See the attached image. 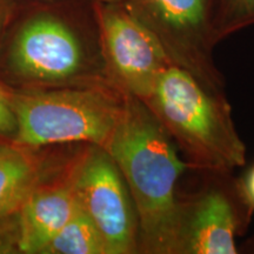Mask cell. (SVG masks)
<instances>
[{
  "label": "cell",
  "mask_w": 254,
  "mask_h": 254,
  "mask_svg": "<svg viewBox=\"0 0 254 254\" xmlns=\"http://www.w3.org/2000/svg\"><path fill=\"white\" fill-rule=\"evenodd\" d=\"M92 1H100V2H122L123 0H92Z\"/></svg>",
  "instance_id": "cell-17"
},
{
  "label": "cell",
  "mask_w": 254,
  "mask_h": 254,
  "mask_svg": "<svg viewBox=\"0 0 254 254\" xmlns=\"http://www.w3.org/2000/svg\"><path fill=\"white\" fill-rule=\"evenodd\" d=\"M79 207L69 178L63 184L37 185L19 208L17 247L20 252L41 254Z\"/></svg>",
  "instance_id": "cell-9"
},
{
  "label": "cell",
  "mask_w": 254,
  "mask_h": 254,
  "mask_svg": "<svg viewBox=\"0 0 254 254\" xmlns=\"http://www.w3.org/2000/svg\"><path fill=\"white\" fill-rule=\"evenodd\" d=\"M79 205L103 237L106 254L139 253V220L118 165L105 148L90 145L69 176Z\"/></svg>",
  "instance_id": "cell-7"
},
{
  "label": "cell",
  "mask_w": 254,
  "mask_h": 254,
  "mask_svg": "<svg viewBox=\"0 0 254 254\" xmlns=\"http://www.w3.org/2000/svg\"><path fill=\"white\" fill-rule=\"evenodd\" d=\"M239 184L241 192L254 209V164L251 166L243 177L239 178Z\"/></svg>",
  "instance_id": "cell-15"
},
{
  "label": "cell",
  "mask_w": 254,
  "mask_h": 254,
  "mask_svg": "<svg viewBox=\"0 0 254 254\" xmlns=\"http://www.w3.org/2000/svg\"><path fill=\"white\" fill-rule=\"evenodd\" d=\"M17 133V120L12 109L11 93L0 85V138H13Z\"/></svg>",
  "instance_id": "cell-13"
},
{
  "label": "cell",
  "mask_w": 254,
  "mask_h": 254,
  "mask_svg": "<svg viewBox=\"0 0 254 254\" xmlns=\"http://www.w3.org/2000/svg\"><path fill=\"white\" fill-rule=\"evenodd\" d=\"M17 12L1 43L8 68L26 81L57 84L77 77L90 65L92 50H100L97 21L86 26L51 4Z\"/></svg>",
  "instance_id": "cell-4"
},
{
  "label": "cell",
  "mask_w": 254,
  "mask_h": 254,
  "mask_svg": "<svg viewBox=\"0 0 254 254\" xmlns=\"http://www.w3.org/2000/svg\"><path fill=\"white\" fill-rule=\"evenodd\" d=\"M199 172L198 189L177 194L173 254H238V238L254 213L239 178L233 172Z\"/></svg>",
  "instance_id": "cell-5"
},
{
  "label": "cell",
  "mask_w": 254,
  "mask_h": 254,
  "mask_svg": "<svg viewBox=\"0 0 254 254\" xmlns=\"http://www.w3.org/2000/svg\"><path fill=\"white\" fill-rule=\"evenodd\" d=\"M118 165L139 220V253L173 254L177 185L190 168L144 101L125 94L105 148Z\"/></svg>",
  "instance_id": "cell-1"
},
{
  "label": "cell",
  "mask_w": 254,
  "mask_h": 254,
  "mask_svg": "<svg viewBox=\"0 0 254 254\" xmlns=\"http://www.w3.org/2000/svg\"><path fill=\"white\" fill-rule=\"evenodd\" d=\"M94 11L107 78L124 94L144 101L172 65L163 46L123 2L94 1Z\"/></svg>",
  "instance_id": "cell-8"
},
{
  "label": "cell",
  "mask_w": 254,
  "mask_h": 254,
  "mask_svg": "<svg viewBox=\"0 0 254 254\" xmlns=\"http://www.w3.org/2000/svg\"><path fill=\"white\" fill-rule=\"evenodd\" d=\"M41 254H106V247L94 222L79 205Z\"/></svg>",
  "instance_id": "cell-11"
},
{
  "label": "cell",
  "mask_w": 254,
  "mask_h": 254,
  "mask_svg": "<svg viewBox=\"0 0 254 254\" xmlns=\"http://www.w3.org/2000/svg\"><path fill=\"white\" fill-rule=\"evenodd\" d=\"M243 252L246 253H254V237L251 238V239L247 241V243L243 247Z\"/></svg>",
  "instance_id": "cell-16"
},
{
  "label": "cell",
  "mask_w": 254,
  "mask_h": 254,
  "mask_svg": "<svg viewBox=\"0 0 254 254\" xmlns=\"http://www.w3.org/2000/svg\"><path fill=\"white\" fill-rule=\"evenodd\" d=\"M38 180L37 161L26 148L0 142V219L18 213Z\"/></svg>",
  "instance_id": "cell-10"
},
{
  "label": "cell",
  "mask_w": 254,
  "mask_h": 254,
  "mask_svg": "<svg viewBox=\"0 0 254 254\" xmlns=\"http://www.w3.org/2000/svg\"><path fill=\"white\" fill-rule=\"evenodd\" d=\"M125 94L107 82L80 88L11 93L21 147L82 141L106 148L122 116Z\"/></svg>",
  "instance_id": "cell-3"
},
{
  "label": "cell",
  "mask_w": 254,
  "mask_h": 254,
  "mask_svg": "<svg viewBox=\"0 0 254 254\" xmlns=\"http://www.w3.org/2000/svg\"><path fill=\"white\" fill-rule=\"evenodd\" d=\"M254 25V0H213V27L217 43Z\"/></svg>",
  "instance_id": "cell-12"
},
{
  "label": "cell",
  "mask_w": 254,
  "mask_h": 254,
  "mask_svg": "<svg viewBox=\"0 0 254 254\" xmlns=\"http://www.w3.org/2000/svg\"><path fill=\"white\" fill-rule=\"evenodd\" d=\"M123 5L163 46L172 65L192 74L206 90L226 95L214 60L218 45L213 0H123Z\"/></svg>",
  "instance_id": "cell-6"
},
{
  "label": "cell",
  "mask_w": 254,
  "mask_h": 254,
  "mask_svg": "<svg viewBox=\"0 0 254 254\" xmlns=\"http://www.w3.org/2000/svg\"><path fill=\"white\" fill-rule=\"evenodd\" d=\"M18 0H0V44L7 26L13 17L15 7H17Z\"/></svg>",
  "instance_id": "cell-14"
},
{
  "label": "cell",
  "mask_w": 254,
  "mask_h": 254,
  "mask_svg": "<svg viewBox=\"0 0 254 254\" xmlns=\"http://www.w3.org/2000/svg\"><path fill=\"white\" fill-rule=\"evenodd\" d=\"M190 170L233 172L246 164L226 95L215 94L178 66L159 75L144 100Z\"/></svg>",
  "instance_id": "cell-2"
}]
</instances>
